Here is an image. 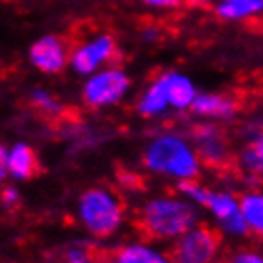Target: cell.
<instances>
[{
	"label": "cell",
	"mask_w": 263,
	"mask_h": 263,
	"mask_svg": "<svg viewBox=\"0 0 263 263\" xmlns=\"http://www.w3.org/2000/svg\"><path fill=\"white\" fill-rule=\"evenodd\" d=\"M65 263H99L84 244H71L65 250Z\"/></svg>",
	"instance_id": "cell-20"
},
{
	"label": "cell",
	"mask_w": 263,
	"mask_h": 263,
	"mask_svg": "<svg viewBox=\"0 0 263 263\" xmlns=\"http://www.w3.org/2000/svg\"><path fill=\"white\" fill-rule=\"evenodd\" d=\"M143 166L158 178L172 179L176 183L197 179L202 170V160L191 138L179 132H160L153 136L143 149Z\"/></svg>",
	"instance_id": "cell-1"
},
{
	"label": "cell",
	"mask_w": 263,
	"mask_h": 263,
	"mask_svg": "<svg viewBox=\"0 0 263 263\" xmlns=\"http://www.w3.org/2000/svg\"><path fill=\"white\" fill-rule=\"evenodd\" d=\"M141 2L153 10H172L179 6V0H141Z\"/></svg>",
	"instance_id": "cell-23"
},
{
	"label": "cell",
	"mask_w": 263,
	"mask_h": 263,
	"mask_svg": "<svg viewBox=\"0 0 263 263\" xmlns=\"http://www.w3.org/2000/svg\"><path fill=\"white\" fill-rule=\"evenodd\" d=\"M130 74L119 65H107L101 71L86 77L82 82V101L90 109H109L122 103L130 93Z\"/></svg>",
	"instance_id": "cell-4"
},
{
	"label": "cell",
	"mask_w": 263,
	"mask_h": 263,
	"mask_svg": "<svg viewBox=\"0 0 263 263\" xmlns=\"http://www.w3.org/2000/svg\"><path fill=\"white\" fill-rule=\"evenodd\" d=\"M240 210L248 227V235L263 238V191L250 189L240 195Z\"/></svg>",
	"instance_id": "cell-16"
},
{
	"label": "cell",
	"mask_w": 263,
	"mask_h": 263,
	"mask_svg": "<svg viewBox=\"0 0 263 263\" xmlns=\"http://www.w3.org/2000/svg\"><path fill=\"white\" fill-rule=\"evenodd\" d=\"M191 112L206 122H229L237 117L238 103L233 96L217 92H200Z\"/></svg>",
	"instance_id": "cell-12"
},
{
	"label": "cell",
	"mask_w": 263,
	"mask_h": 263,
	"mask_svg": "<svg viewBox=\"0 0 263 263\" xmlns=\"http://www.w3.org/2000/svg\"><path fill=\"white\" fill-rule=\"evenodd\" d=\"M178 193L183 195L187 200H191L193 204H197L198 208L202 210L204 202H206V198H208V193H210V187H206L204 183H200L198 179H191V181L178 183Z\"/></svg>",
	"instance_id": "cell-19"
},
{
	"label": "cell",
	"mask_w": 263,
	"mask_h": 263,
	"mask_svg": "<svg viewBox=\"0 0 263 263\" xmlns=\"http://www.w3.org/2000/svg\"><path fill=\"white\" fill-rule=\"evenodd\" d=\"M214 10L223 21H248L263 15V0H217Z\"/></svg>",
	"instance_id": "cell-15"
},
{
	"label": "cell",
	"mask_w": 263,
	"mask_h": 263,
	"mask_svg": "<svg viewBox=\"0 0 263 263\" xmlns=\"http://www.w3.org/2000/svg\"><path fill=\"white\" fill-rule=\"evenodd\" d=\"M166 90L172 111L176 112H191L193 105L198 98V88L195 80L181 71H164L158 74Z\"/></svg>",
	"instance_id": "cell-11"
},
{
	"label": "cell",
	"mask_w": 263,
	"mask_h": 263,
	"mask_svg": "<svg viewBox=\"0 0 263 263\" xmlns=\"http://www.w3.org/2000/svg\"><path fill=\"white\" fill-rule=\"evenodd\" d=\"M229 263H263V252L256 248H240L229 257Z\"/></svg>",
	"instance_id": "cell-21"
},
{
	"label": "cell",
	"mask_w": 263,
	"mask_h": 263,
	"mask_svg": "<svg viewBox=\"0 0 263 263\" xmlns=\"http://www.w3.org/2000/svg\"><path fill=\"white\" fill-rule=\"evenodd\" d=\"M219 246V231L198 223L172 242L170 256L174 263H214Z\"/></svg>",
	"instance_id": "cell-5"
},
{
	"label": "cell",
	"mask_w": 263,
	"mask_h": 263,
	"mask_svg": "<svg viewBox=\"0 0 263 263\" xmlns=\"http://www.w3.org/2000/svg\"><path fill=\"white\" fill-rule=\"evenodd\" d=\"M117 55V42L111 34L99 33L92 39L80 42L71 50L69 67L79 77H90L93 72L101 71L115 60Z\"/></svg>",
	"instance_id": "cell-7"
},
{
	"label": "cell",
	"mask_w": 263,
	"mask_h": 263,
	"mask_svg": "<svg viewBox=\"0 0 263 263\" xmlns=\"http://www.w3.org/2000/svg\"><path fill=\"white\" fill-rule=\"evenodd\" d=\"M109 263H174L172 256L147 240H130L112 254Z\"/></svg>",
	"instance_id": "cell-13"
},
{
	"label": "cell",
	"mask_w": 263,
	"mask_h": 263,
	"mask_svg": "<svg viewBox=\"0 0 263 263\" xmlns=\"http://www.w3.org/2000/svg\"><path fill=\"white\" fill-rule=\"evenodd\" d=\"M29 63L44 74H58L71 61V50L58 34H44L29 46Z\"/></svg>",
	"instance_id": "cell-9"
},
{
	"label": "cell",
	"mask_w": 263,
	"mask_h": 263,
	"mask_svg": "<svg viewBox=\"0 0 263 263\" xmlns=\"http://www.w3.org/2000/svg\"><path fill=\"white\" fill-rule=\"evenodd\" d=\"M158 36H160V31H158L157 27H147L143 31V39L147 42H155V40H158Z\"/></svg>",
	"instance_id": "cell-24"
},
{
	"label": "cell",
	"mask_w": 263,
	"mask_h": 263,
	"mask_svg": "<svg viewBox=\"0 0 263 263\" xmlns=\"http://www.w3.org/2000/svg\"><path fill=\"white\" fill-rule=\"evenodd\" d=\"M29 101L36 111L46 117H52V119L60 117L63 112V103L52 92H48L46 88H33L29 93Z\"/></svg>",
	"instance_id": "cell-18"
},
{
	"label": "cell",
	"mask_w": 263,
	"mask_h": 263,
	"mask_svg": "<svg viewBox=\"0 0 263 263\" xmlns=\"http://www.w3.org/2000/svg\"><path fill=\"white\" fill-rule=\"evenodd\" d=\"M238 166L250 178L263 176V132L248 138V141L244 143L238 153Z\"/></svg>",
	"instance_id": "cell-17"
},
{
	"label": "cell",
	"mask_w": 263,
	"mask_h": 263,
	"mask_svg": "<svg viewBox=\"0 0 263 263\" xmlns=\"http://www.w3.org/2000/svg\"><path fill=\"white\" fill-rule=\"evenodd\" d=\"M189 138H191L198 157L202 160V164L221 168L223 164L229 162V141L225 138L223 130L217 126V122H206V120H202L200 124L193 128Z\"/></svg>",
	"instance_id": "cell-8"
},
{
	"label": "cell",
	"mask_w": 263,
	"mask_h": 263,
	"mask_svg": "<svg viewBox=\"0 0 263 263\" xmlns=\"http://www.w3.org/2000/svg\"><path fill=\"white\" fill-rule=\"evenodd\" d=\"M202 210L210 214L219 235L229 238H242L248 235L240 210V197H235L227 189H210Z\"/></svg>",
	"instance_id": "cell-6"
},
{
	"label": "cell",
	"mask_w": 263,
	"mask_h": 263,
	"mask_svg": "<svg viewBox=\"0 0 263 263\" xmlns=\"http://www.w3.org/2000/svg\"><path fill=\"white\" fill-rule=\"evenodd\" d=\"M20 200H21V193L17 191V187L6 185V187L2 189V206H4V208H13Z\"/></svg>",
	"instance_id": "cell-22"
},
{
	"label": "cell",
	"mask_w": 263,
	"mask_h": 263,
	"mask_svg": "<svg viewBox=\"0 0 263 263\" xmlns=\"http://www.w3.org/2000/svg\"><path fill=\"white\" fill-rule=\"evenodd\" d=\"M36 155L25 141H15L0 149V178L27 181L36 174Z\"/></svg>",
	"instance_id": "cell-10"
},
{
	"label": "cell",
	"mask_w": 263,
	"mask_h": 263,
	"mask_svg": "<svg viewBox=\"0 0 263 263\" xmlns=\"http://www.w3.org/2000/svg\"><path fill=\"white\" fill-rule=\"evenodd\" d=\"M214 263H229V261H219V259H217V261H214Z\"/></svg>",
	"instance_id": "cell-25"
},
{
	"label": "cell",
	"mask_w": 263,
	"mask_h": 263,
	"mask_svg": "<svg viewBox=\"0 0 263 263\" xmlns=\"http://www.w3.org/2000/svg\"><path fill=\"white\" fill-rule=\"evenodd\" d=\"M136 111L143 119H160V117H164L166 112L172 111L166 90L164 86H162V80L158 79V77H155L141 90L138 101H136Z\"/></svg>",
	"instance_id": "cell-14"
},
{
	"label": "cell",
	"mask_w": 263,
	"mask_h": 263,
	"mask_svg": "<svg viewBox=\"0 0 263 263\" xmlns=\"http://www.w3.org/2000/svg\"><path fill=\"white\" fill-rule=\"evenodd\" d=\"M198 216L200 208L183 195H157L139 206L138 223L149 238L174 242L198 225Z\"/></svg>",
	"instance_id": "cell-2"
},
{
	"label": "cell",
	"mask_w": 263,
	"mask_h": 263,
	"mask_svg": "<svg viewBox=\"0 0 263 263\" xmlns=\"http://www.w3.org/2000/svg\"><path fill=\"white\" fill-rule=\"evenodd\" d=\"M77 219L90 237L111 238L124 225V204L107 187H90L77 200Z\"/></svg>",
	"instance_id": "cell-3"
}]
</instances>
